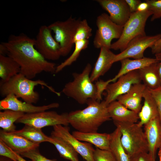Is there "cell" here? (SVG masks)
<instances>
[{
	"mask_svg": "<svg viewBox=\"0 0 161 161\" xmlns=\"http://www.w3.org/2000/svg\"><path fill=\"white\" fill-rule=\"evenodd\" d=\"M6 48L7 55L19 65L20 73L32 79L40 73H55V64L45 59L35 47V39L21 33L11 35L7 40L2 42Z\"/></svg>",
	"mask_w": 161,
	"mask_h": 161,
	"instance_id": "cell-1",
	"label": "cell"
},
{
	"mask_svg": "<svg viewBox=\"0 0 161 161\" xmlns=\"http://www.w3.org/2000/svg\"><path fill=\"white\" fill-rule=\"evenodd\" d=\"M86 104L85 108L68 113L69 123L80 132H97L103 123L111 119L108 105L104 100L100 102L94 100H89Z\"/></svg>",
	"mask_w": 161,
	"mask_h": 161,
	"instance_id": "cell-2",
	"label": "cell"
},
{
	"mask_svg": "<svg viewBox=\"0 0 161 161\" xmlns=\"http://www.w3.org/2000/svg\"><path fill=\"white\" fill-rule=\"evenodd\" d=\"M38 85L47 87L51 92L60 96L61 93L56 91L45 81L40 79L32 80L19 73L8 80L0 83V94L4 97L13 94L18 98H21L24 102L32 104L36 103L39 99V95L35 91Z\"/></svg>",
	"mask_w": 161,
	"mask_h": 161,
	"instance_id": "cell-3",
	"label": "cell"
},
{
	"mask_svg": "<svg viewBox=\"0 0 161 161\" xmlns=\"http://www.w3.org/2000/svg\"><path fill=\"white\" fill-rule=\"evenodd\" d=\"M92 71L91 65L88 63L81 73H73V80L66 84L62 92L81 105L90 100H97L96 86L90 78Z\"/></svg>",
	"mask_w": 161,
	"mask_h": 161,
	"instance_id": "cell-4",
	"label": "cell"
},
{
	"mask_svg": "<svg viewBox=\"0 0 161 161\" xmlns=\"http://www.w3.org/2000/svg\"><path fill=\"white\" fill-rule=\"evenodd\" d=\"M121 133V141L130 157L137 154L148 152V145L142 127L138 123L114 122Z\"/></svg>",
	"mask_w": 161,
	"mask_h": 161,
	"instance_id": "cell-5",
	"label": "cell"
},
{
	"mask_svg": "<svg viewBox=\"0 0 161 161\" xmlns=\"http://www.w3.org/2000/svg\"><path fill=\"white\" fill-rule=\"evenodd\" d=\"M153 14L150 9L144 12L132 13L124 25L121 35L115 42L112 44L111 49L124 50L129 43L133 39L139 35H146L145 27L148 18Z\"/></svg>",
	"mask_w": 161,
	"mask_h": 161,
	"instance_id": "cell-6",
	"label": "cell"
},
{
	"mask_svg": "<svg viewBox=\"0 0 161 161\" xmlns=\"http://www.w3.org/2000/svg\"><path fill=\"white\" fill-rule=\"evenodd\" d=\"M96 24L97 29L93 40L94 47L100 49L105 47L111 49L112 40L120 38L123 27L112 21L105 13L97 17Z\"/></svg>",
	"mask_w": 161,
	"mask_h": 161,
	"instance_id": "cell-7",
	"label": "cell"
},
{
	"mask_svg": "<svg viewBox=\"0 0 161 161\" xmlns=\"http://www.w3.org/2000/svg\"><path fill=\"white\" fill-rule=\"evenodd\" d=\"M80 21L70 16L64 21H57L48 26L54 33V38L59 44L62 56L68 55L74 44L73 38L78 24Z\"/></svg>",
	"mask_w": 161,
	"mask_h": 161,
	"instance_id": "cell-8",
	"label": "cell"
},
{
	"mask_svg": "<svg viewBox=\"0 0 161 161\" xmlns=\"http://www.w3.org/2000/svg\"><path fill=\"white\" fill-rule=\"evenodd\" d=\"M41 129L48 126L69 124L68 113L59 114L54 111H44L32 113L25 114L16 122Z\"/></svg>",
	"mask_w": 161,
	"mask_h": 161,
	"instance_id": "cell-9",
	"label": "cell"
},
{
	"mask_svg": "<svg viewBox=\"0 0 161 161\" xmlns=\"http://www.w3.org/2000/svg\"><path fill=\"white\" fill-rule=\"evenodd\" d=\"M52 32L48 26H41L35 39V47L45 59L54 61L62 56V53L60 46Z\"/></svg>",
	"mask_w": 161,
	"mask_h": 161,
	"instance_id": "cell-10",
	"label": "cell"
},
{
	"mask_svg": "<svg viewBox=\"0 0 161 161\" xmlns=\"http://www.w3.org/2000/svg\"><path fill=\"white\" fill-rule=\"evenodd\" d=\"M161 38V34L152 36L139 35L136 37L129 43L124 50L116 55L113 63L126 58L139 59L143 58L145 50L148 48L151 47Z\"/></svg>",
	"mask_w": 161,
	"mask_h": 161,
	"instance_id": "cell-11",
	"label": "cell"
},
{
	"mask_svg": "<svg viewBox=\"0 0 161 161\" xmlns=\"http://www.w3.org/2000/svg\"><path fill=\"white\" fill-rule=\"evenodd\" d=\"M142 81L138 70L129 72L120 77L115 82L109 84L106 90L105 100L108 106L119 96L126 93L134 84Z\"/></svg>",
	"mask_w": 161,
	"mask_h": 161,
	"instance_id": "cell-12",
	"label": "cell"
},
{
	"mask_svg": "<svg viewBox=\"0 0 161 161\" xmlns=\"http://www.w3.org/2000/svg\"><path fill=\"white\" fill-rule=\"evenodd\" d=\"M51 136L59 137L69 144L85 161H95L93 157L95 149L91 144L78 140L70 133L68 126L58 125L53 126Z\"/></svg>",
	"mask_w": 161,
	"mask_h": 161,
	"instance_id": "cell-13",
	"label": "cell"
},
{
	"mask_svg": "<svg viewBox=\"0 0 161 161\" xmlns=\"http://www.w3.org/2000/svg\"><path fill=\"white\" fill-rule=\"evenodd\" d=\"M59 105L57 103H53L41 106H35L32 104L22 102L13 94H10L0 101V110H11L22 112L25 114L32 113L47 111L57 108Z\"/></svg>",
	"mask_w": 161,
	"mask_h": 161,
	"instance_id": "cell-14",
	"label": "cell"
},
{
	"mask_svg": "<svg viewBox=\"0 0 161 161\" xmlns=\"http://www.w3.org/2000/svg\"><path fill=\"white\" fill-rule=\"evenodd\" d=\"M102 8L109 13L111 20L123 26L129 20L131 13L125 0H97Z\"/></svg>",
	"mask_w": 161,
	"mask_h": 161,
	"instance_id": "cell-15",
	"label": "cell"
},
{
	"mask_svg": "<svg viewBox=\"0 0 161 161\" xmlns=\"http://www.w3.org/2000/svg\"><path fill=\"white\" fill-rule=\"evenodd\" d=\"M161 123L159 116L144 125V132L148 145V153L155 160L157 150L161 146Z\"/></svg>",
	"mask_w": 161,
	"mask_h": 161,
	"instance_id": "cell-16",
	"label": "cell"
},
{
	"mask_svg": "<svg viewBox=\"0 0 161 161\" xmlns=\"http://www.w3.org/2000/svg\"><path fill=\"white\" fill-rule=\"evenodd\" d=\"M146 87L141 83L134 84L126 94L117 100L129 109L138 114L142 108L141 101Z\"/></svg>",
	"mask_w": 161,
	"mask_h": 161,
	"instance_id": "cell-17",
	"label": "cell"
},
{
	"mask_svg": "<svg viewBox=\"0 0 161 161\" xmlns=\"http://www.w3.org/2000/svg\"><path fill=\"white\" fill-rule=\"evenodd\" d=\"M0 140L15 152L21 154L37 149L39 144L32 142L24 137L12 132L0 130Z\"/></svg>",
	"mask_w": 161,
	"mask_h": 161,
	"instance_id": "cell-18",
	"label": "cell"
},
{
	"mask_svg": "<svg viewBox=\"0 0 161 161\" xmlns=\"http://www.w3.org/2000/svg\"><path fill=\"white\" fill-rule=\"evenodd\" d=\"M115 55L110 49L105 47L100 48L98 57L90 74V78L92 82L97 80L109 69L114 63Z\"/></svg>",
	"mask_w": 161,
	"mask_h": 161,
	"instance_id": "cell-19",
	"label": "cell"
},
{
	"mask_svg": "<svg viewBox=\"0 0 161 161\" xmlns=\"http://www.w3.org/2000/svg\"><path fill=\"white\" fill-rule=\"evenodd\" d=\"M108 112L114 122L136 123L139 119L138 114L126 108L118 101L108 106Z\"/></svg>",
	"mask_w": 161,
	"mask_h": 161,
	"instance_id": "cell-20",
	"label": "cell"
},
{
	"mask_svg": "<svg viewBox=\"0 0 161 161\" xmlns=\"http://www.w3.org/2000/svg\"><path fill=\"white\" fill-rule=\"evenodd\" d=\"M144 103L138 113L140 121L138 125L142 127L154 118L159 116L157 108L155 102L147 88L143 95Z\"/></svg>",
	"mask_w": 161,
	"mask_h": 161,
	"instance_id": "cell-21",
	"label": "cell"
},
{
	"mask_svg": "<svg viewBox=\"0 0 161 161\" xmlns=\"http://www.w3.org/2000/svg\"><path fill=\"white\" fill-rule=\"evenodd\" d=\"M72 135L80 141L87 142L103 150H110V134L97 132L85 133L78 131L72 132Z\"/></svg>",
	"mask_w": 161,
	"mask_h": 161,
	"instance_id": "cell-22",
	"label": "cell"
},
{
	"mask_svg": "<svg viewBox=\"0 0 161 161\" xmlns=\"http://www.w3.org/2000/svg\"><path fill=\"white\" fill-rule=\"evenodd\" d=\"M120 61L121 64L120 69L118 73L111 79L112 82H115L120 77L129 72L138 70L159 61L156 58L144 57L142 58L134 60L126 58Z\"/></svg>",
	"mask_w": 161,
	"mask_h": 161,
	"instance_id": "cell-23",
	"label": "cell"
},
{
	"mask_svg": "<svg viewBox=\"0 0 161 161\" xmlns=\"http://www.w3.org/2000/svg\"><path fill=\"white\" fill-rule=\"evenodd\" d=\"M156 62L138 70L143 84L149 89H154L161 86V82L158 72Z\"/></svg>",
	"mask_w": 161,
	"mask_h": 161,
	"instance_id": "cell-24",
	"label": "cell"
},
{
	"mask_svg": "<svg viewBox=\"0 0 161 161\" xmlns=\"http://www.w3.org/2000/svg\"><path fill=\"white\" fill-rule=\"evenodd\" d=\"M20 72L19 65L13 59L0 55V83L7 81Z\"/></svg>",
	"mask_w": 161,
	"mask_h": 161,
	"instance_id": "cell-25",
	"label": "cell"
},
{
	"mask_svg": "<svg viewBox=\"0 0 161 161\" xmlns=\"http://www.w3.org/2000/svg\"><path fill=\"white\" fill-rule=\"evenodd\" d=\"M12 133L21 136L32 142L39 144L44 142L50 143L51 140V137L46 135L41 129L28 125H25L21 129Z\"/></svg>",
	"mask_w": 161,
	"mask_h": 161,
	"instance_id": "cell-26",
	"label": "cell"
},
{
	"mask_svg": "<svg viewBox=\"0 0 161 161\" xmlns=\"http://www.w3.org/2000/svg\"><path fill=\"white\" fill-rule=\"evenodd\" d=\"M110 134V150L117 161H129L130 157L126 153L121 143V133L119 129L117 127Z\"/></svg>",
	"mask_w": 161,
	"mask_h": 161,
	"instance_id": "cell-27",
	"label": "cell"
},
{
	"mask_svg": "<svg viewBox=\"0 0 161 161\" xmlns=\"http://www.w3.org/2000/svg\"><path fill=\"white\" fill-rule=\"evenodd\" d=\"M25 114L22 112L6 110L0 112V127L4 131L13 132L16 130L14 123Z\"/></svg>",
	"mask_w": 161,
	"mask_h": 161,
	"instance_id": "cell-28",
	"label": "cell"
},
{
	"mask_svg": "<svg viewBox=\"0 0 161 161\" xmlns=\"http://www.w3.org/2000/svg\"><path fill=\"white\" fill-rule=\"evenodd\" d=\"M50 137V143L55 146L61 157L70 161H79L78 153L69 144L59 137Z\"/></svg>",
	"mask_w": 161,
	"mask_h": 161,
	"instance_id": "cell-29",
	"label": "cell"
},
{
	"mask_svg": "<svg viewBox=\"0 0 161 161\" xmlns=\"http://www.w3.org/2000/svg\"><path fill=\"white\" fill-rule=\"evenodd\" d=\"M89 44V41L88 40H81L75 42L74 44L75 47L73 52L67 58L56 66L55 73H58L61 72L65 68L71 65L75 61L81 52L88 47Z\"/></svg>",
	"mask_w": 161,
	"mask_h": 161,
	"instance_id": "cell-30",
	"label": "cell"
},
{
	"mask_svg": "<svg viewBox=\"0 0 161 161\" xmlns=\"http://www.w3.org/2000/svg\"><path fill=\"white\" fill-rule=\"evenodd\" d=\"M92 29L86 19L80 20L73 38L74 44L78 41L88 40L92 35Z\"/></svg>",
	"mask_w": 161,
	"mask_h": 161,
	"instance_id": "cell-31",
	"label": "cell"
},
{
	"mask_svg": "<svg viewBox=\"0 0 161 161\" xmlns=\"http://www.w3.org/2000/svg\"><path fill=\"white\" fill-rule=\"evenodd\" d=\"M95 161H117L110 150H103L96 148L93 154Z\"/></svg>",
	"mask_w": 161,
	"mask_h": 161,
	"instance_id": "cell-32",
	"label": "cell"
},
{
	"mask_svg": "<svg viewBox=\"0 0 161 161\" xmlns=\"http://www.w3.org/2000/svg\"><path fill=\"white\" fill-rule=\"evenodd\" d=\"M148 4L149 9L153 12L151 20H154L161 18V0H146Z\"/></svg>",
	"mask_w": 161,
	"mask_h": 161,
	"instance_id": "cell-33",
	"label": "cell"
},
{
	"mask_svg": "<svg viewBox=\"0 0 161 161\" xmlns=\"http://www.w3.org/2000/svg\"><path fill=\"white\" fill-rule=\"evenodd\" d=\"M21 155L32 161H56L55 159H49L41 155L37 149L21 154Z\"/></svg>",
	"mask_w": 161,
	"mask_h": 161,
	"instance_id": "cell-34",
	"label": "cell"
},
{
	"mask_svg": "<svg viewBox=\"0 0 161 161\" xmlns=\"http://www.w3.org/2000/svg\"><path fill=\"white\" fill-rule=\"evenodd\" d=\"M0 155L8 158L13 161H18L14 151L0 140Z\"/></svg>",
	"mask_w": 161,
	"mask_h": 161,
	"instance_id": "cell-35",
	"label": "cell"
},
{
	"mask_svg": "<svg viewBox=\"0 0 161 161\" xmlns=\"http://www.w3.org/2000/svg\"><path fill=\"white\" fill-rule=\"evenodd\" d=\"M111 82H112L111 79L105 81L101 80L96 81L95 84L97 89V101L100 102L102 100V94Z\"/></svg>",
	"mask_w": 161,
	"mask_h": 161,
	"instance_id": "cell-36",
	"label": "cell"
},
{
	"mask_svg": "<svg viewBox=\"0 0 161 161\" xmlns=\"http://www.w3.org/2000/svg\"><path fill=\"white\" fill-rule=\"evenodd\" d=\"M156 103L161 123V86L154 89H149Z\"/></svg>",
	"mask_w": 161,
	"mask_h": 161,
	"instance_id": "cell-37",
	"label": "cell"
},
{
	"mask_svg": "<svg viewBox=\"0 0 161 161\" xmlns=\"http://www.w3.org/2000/svg\"><path fill=\"white\" fill-rule=\"evenodd\" d=\"M129 161H155L148 152H143L135 154L130 157Z\"/></svg>",
	"mask_w": 161,
	"mask_h": 161,
	"instance_id": "cell-38",
	"label": "cell"
},
{
	"mask_svg": "<svg viewBox=\"0 0 161 161\" xmlns=\"http://www.w3.org/2000/svg\"><path fill=\"white\" fill-rule=\"evenodd\" d=\"M131 13L137 11L138 5L142 2L140 0H125Z\"/></svg>",
	"mask_w": 161,
	"mask_h": 161,
	"instance_id": "cell-39",
	"label": "cell"
},
{
	"mask_svg": "<svg viewBox=\"0 0 161 161\" xmlns=\"http://www.w3.org/2000/svg\"><path fill=\"white\" fill-rule=\"evenodd\" d=\"M153 54L161 52V38L157 41L151 47Z\"/></svg>",
	"mask_w": 161,
	"mask_h": 161,
	"instance_id": "cell-40",
	"label": "cell"
},
{
	"mask_svg": "<svg viewBox=\"0 0 161 161\" xmlns=\"http://www.w3.org/2000/svg\"><path fill=\"white\" fill-rule=\"evenodd\" d=\"M156 58L159 61L157 63V68L158 75L161 82V52L155 54Z\"/></svg>",
	"mask_w": 161,
	"mask_h": 161,
	"instance_id": "cell-41",
	"label": "cell"
},
{
	"mask_svg": "<svg viewBox=\"0 0 161 161\" xmlns=\"http://www.w3.org/2000/svg\"><path fill=\"white\" fill-rule=\"evenodd\" d=\"M149 5L146 1L141 2L137 7V11L140 12L145 11L149 9Z\"/></svg>",
	"mask_w": 161,
	"mask_h": 161,
	"instance_id": "cell-42",
	"label": "cell"
},
{
	"mask_svg": "<svg viewBox=\"0 0 161 161\" xmlns=\"http://www.w3.org/2000/svg\"><path fill=\"white\" fill-rule=\"evenodd\" d=\"M7 54L6 48L1 42L0 44V55H6Z\"/></svg>",
	"mask_w": 161,
	"mask_h": 161,
	"instance_id": "cell-43",
	"label": "cell"
},
{
	"mask_svg": "<svg viewBox=\"0 0 161 161\" xmlns=\"http://www.w3.org/2000/svg\"><path fill=\"white\" fill-rule=\"evenodd\" d=\"M14 152L16 156L18 161H27L26 160H25L21 156L20 154L17 153H16L14 151ZM30 161H32L31 160Z\"/></svg>",
	"mask_w": 161,
	"mask_h": 161,
	"instance_id": "cell-44",
	"label": "cell"
},
{
	"mask_svg": "<svg viewBox=\"0 0 161 161\" xmlns=\"http://www.w3.org/2000/svg\"><path fill=\"white\" fill-rule=\"evenodd\" d=\"M0 161H13L11 159H10L7 157L1 156L0 157Z\"/></svg>",
	"mask_w": 161,
	"mask_h": 161,
	"instance_id": "cell-45",
	"label": "cell"
},
{
	"mask_svg": "<svg viewBox=\"0 0 161 161\" xmlns=\"http://www.w3.org/2000/svg\"><path fill=\"white\" fill-rule=\"evenodd\" d=\"M158 152V155L160 161H161V146L159 148Z\"/></svg>",
	"mask_w": 161,
	"mask_h": 161,
	"instance_id": "cell-46",
	"label": "cell"
},
{
	"mask_svg": "<svg viewBox=\"0 0 161 161\" xmlns=\"http://www.w3.org/2000/svg\"></svg>",
	"mask_w": 161,
	"mask_h": 161,
	"instance_id": "cell-47",
	"label": "cell"
},
{
	"mask_svg": "<svg viewBox=\"0 0 161 161\" xmlns=\"http://www.w3.org/2000/svg\"></svg>",
	"mask_w": 161,
	"mask_h": 161,
	"instance_id": "cell-48",
	"label": "cell"
}]
</instances>
